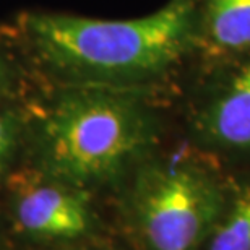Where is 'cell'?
Instances as JSON below:
<instances>
[{
	"mask_svg": "<svg viewBox=\"0 0 250 250\" xmlns=\"http://www.w3.org/2000/svg\"><path fill=\"white\" fill-rule=\"evenodd\" d=\"M24 29L39 59L62 75L84 82L145 78L188 51L197 12L192 0H171L135 20L36 13L26 17Z\"/></svg>",
	"mask_w": 250,
	"mask_h": 250,
	"instance_id": "obj_1",
	"label": "cell"
},
{
	"mask_svg": "<svg viewBox=\"0 0 250 250\" xmlns=\"http://www.w3.org/2000/svg\"><path fill=\"white\" fill-rule=\"evenodd\" d=\"M146 116L133 99L103 88H75L57 98L41 130L44 163L72 186L122 172L149 143Z\"/></svg>",
	"mask_w": 250,
	"mask_h": 250,
	"instance_id": "obj_2",
	"label": "cell"
},
{
	"mask_svg": "<svg viewBox=\"0 0 250 250\" xmlns=\"http://www.w3.org/2000/svg\"><path fill=\"white\" fill-rule=\"evenodd\" d=\"M133 208L151 250H193L216 221V188L188 167L151 166L138 177Z\"/></svg>",
	"mask_w": 250,
	"mask_h": 250,
	"instance_id": "obj_3",
	"label": "cell"
},
{
	"mask_svg": "<svg viewBox=\"0 0 250 250\" xmlns=\"http://www.w3.org/2000/svg\"><path fill=\"white\" fill-rule=\"evenodd\" d=\"M17 219L38 237L73 239L89 226L88 205L82 195L59 184H28L18 192Z\"/></svg>",
	"mask_w": 250,
	"mask_h": 250,
	"instance_id": "obj_4",
	"label": "cell"
},
{
	"mask_svg": "<svg viewBox=\"0 0 250 250\" xmlns=\"http://www.w3.org/2000/svg\"><path fill=\"white\" fill-rule=\"evenodd\" d=\"M203 128L224 146L250 148V62L232 75L203 114Z\"/></svg>",
	"mask_w": 250,
	"mask_h": 250,
	"instance_id": "obj_5",
	"label": "cell"
},
{
	"mask_svg": "<svg viewBox=\"0 0 250 250\" xmlns=\"http://www.w3.org/2000/svg\"><path fill=\"white\" fill-rule=\"evenodd\" d=\"M203 24L221 51L250 47V0H203Z\"/></svg>",
	"mask_w": 250,
	"mask_h": 250,
	"instance_id": "obj_6",
	"label": "cell"
},
{
	"mask_svg": "<svg viewBox=\"0 0 250 250\" xmlns=\"http://www.w3.org/2000/svg\"><path fill=\"white\" fill-rule=\"evenodd\" d=\"M209 250H250V188L237 198L214 231Z\"/></svg>",
	"mask_w": 250,
	"mask_h": 250,
	"instance_id": "obj_7",
	"label": "cell"
},
{
	"mask_svg": "<svg viewBox=\"0 0 250 250\" xmlns=\"http://www.w3.org/2000/svg\"><path fill=\"white\" fill-rule=\"evenodd\" d=\"M18 138V122L12 112L0 111V174L7 169Z\"/></svg>",
	"mask_w": 250,
	"mask_h": 250,
	"instance_id": "obj_8",
	"label": "cell"
},
{
	"mask_svg": "<svg viewBox=\"0 0 250 250\" xmlns=\"http://www.w3.org/2000/svg\"><path fill=\"white\" fill-rule=\"evenodd\" d=\"M7 82H8V67L2 56V52H0V93H2L3 88L7 86Z\"/></svg>",
	"mask_w": 250,
	"mask_h": 250,
	"instance_id": "obj_9",
	"label": "cell"
}]
</instances>
